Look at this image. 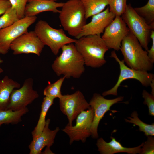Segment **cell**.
<instances>
[{"label":"cell","mask_w":154,"mask_h":154,"mask_svg":"<svg viewBox=\"0 0 154 154\" xmlns=\"http://www.w3.org/2000/svg\"><path fill=\"white\" fill-rule=\"evenodd\" d=\"M121 17L130 31L136 37L143 48L147 51L149 49L151 31L154 28L148 25L135 11L131 3L127 4Z\"/></svg>","instance_id":"6"},{"label":"cell","mask_w":154,"mask_h":154,"mask_svg":"<svg viewBox=\"0 0 154 154\" xmlns=\"http://www.w3.org/2000/svg\"><path fill=\"white\" fill-rule=\"evenodd\" d=\"M50 122L49 119L46 120L45 127L41 133L37 136L33 137L32 140L29 145L30 154H40L45 147L50 148L53 144L60 129L57 127L54 130H51L49 128Z\"/></svg>","instance_id":"16"},{"label":"cell","mask_w":154,"mask_h":154,"mask_svg":"<svg viewBox=\"0 0 154 154\" xmlns=\"http://www.w3.org/2000/svg\"><path fill=\"white\" fill-rule=\"evenodd\" d=\"M54 100L46 96L44 98L38 121L32 132L33 137L38 135L43 130L46 124L45 118L47 113L50 107L53 104Z\"/></svg>","instance_id":"22"},{"label":"cell","mask_w":154,"mask_h":154,"mask_svg":"<svg viewBox=\"0 0 154 154\" xmlns=\"http://www.w3.org/2000/svg\"><path fill=\"white\" fill-rule=\"evenodd\" d=\"M20 86L19 83L7 76L0 80V108L5 109L13 90Z\"/></svg>","instance_id":"19"},{"label":"cell","mask_w":154,"mask_h":154,"mask_svg":"<svg viewBox=\"0 0 154 154\" xmlns=\"http://www.w3.org/2000/svg\"><path fill=\"white\" fill-rule=\"evenodd\" d=\"M131 116V117L128 118L130 120L125 119V121L139 126V131L144 132L145 135L147 136H153L154 135V123H153L151 124H148L143 122L138 118V114L135 111L132 113Z\"/></svg>","instance_id":"24"},{"label":"cell","mask_w":154,"mask_h":154,"mask_svg":"<svg viewBox=\"0 0 154 154\" xmlns=\"http://www.w3.org/2000/svg\"><path fill=\"white\" fill-rule=\"evenodd\" d=\"M150 86L151 88V94L154 95V79L151 82Z\"/></svg>","instance_id":"33"},{"label":"cell","mask_w":154,"mask_h":154,"mask_svg":"<svg viewBox=\"0 0 154 154\" xmlns=\"http://www.w3.org/2000/svg\"><path fill=\"white\" fill-rule=\"evenodd\" d=\"M74 45L87 66L99 68L106 63L105 55L109 49L100 35L82 37L76 39Z\"/></svg>","instance_id":"2"},{"label":"cell","mask_w":154,"mask_h":154,"mask_svg":"<svg viewBox=\"0 0 154 154\" xmlns=\"http://www.w3.org/2000/svg\"><path fill=\"white\" fill-rule=\"evenodd\" d=\"M142 97L144 100L143 104L147 105L149 109V114L154 116V95L150 94L144 90L142 93Z\"/></svg>","instance_id":"29"},{"label":"cell","mask_w":154,"mask_h":154,"mask_svg":"<svg viewBox=\"0 0 154 154\" xmlns=\"http://www.w3.org/2000/svg\"><path fill=\"white\" fill-rule=\"evenodd\" d=\"M19 19L16 10L11 7L0 17V29L10 26Z\"/></svg>","instance_id":"26"},{"label":"cell","mask_w":154,"mask_h":154,"mask_svg":"<svg viewBox=\"0 0 154 154\" xmlns=\"http://www.w3.org/2000/svg\"><path fill=\"white\" fill-rule=\"evenodd\" d=\"M64 3H58L47 0H29L25 10V17L36 16L40 13L48 11L58 13Z\"/></svg>","instance_id":"17"},{"label":"cell","mask_w":154,"mask_h":154,"mask_svg":"<svg viewBox=\"0 0 154 154\" xmlns=\"http://www.w3.org/2000/svg\"><path fill=\"white\" fill-rule=\"evenodd\" d=\"M94 112L90 108L82 112L77 116L75 125L68 124L62 129L70 138V144L74 141H81L84 142L91 135L90 128L93 120Z\"/></svg>","instance_id":"9"},{"label":"cell","mask_w":154,"mask_h":154,"mask_svg":"<svg viewBox=\"0 0 154 154\" xmlns=\"http://www.w3.org/2000/svg\"><path fill=\"white\" fill-rule=\"evenodd\" d=\"M134 8L147 23L154 28V0H148L144 6Z\"/></svg>","instance_id":"23"},{"label":"cell","mask_w":154,"mask_h":154,"mask_svg":"<svg viewBox=\"0 0 154 154\" xmlns=\"http://www.w3.org/2000/svg\"><path fill=\"white\" fill-rule=\"evenodd\" d=\"M44 46L35 31H31L16 39L11 44L10 49L15 55L32 53L39 56Z\"/></svg>","instance_id":"13"},{"label":"cell","mask_w":154,"mask_h":154,"mask_svg":"<svg viewBox=\"0 0 154 154\" xmlns=\"http://www.w3.org/2000/svg\"><path fill=\"white\" fill-rule=\"evenodd\" d=\"M150 38L152 40V45L150 49L147 52L148 55L150 60L154 63V30L151 31Z\"/></svg>","instance_id":"31"},{"label":"cell","mask_w":154,"mask_h":154,"mask_svg":"<svg viewBox=\"0 0 154 154\" xmlns=\"http://www.w3.org/2000/svg\"><path fill=\"white\" fill-rule=\"evenodd\" d=\"M110 57L115 59L118 63L120 67V73L117 82L111 89L104 92L103 96L108 95H117V90L121 84L124 81L128 79L137 80L144 86H150L154 79V75L148 72L136 70L128 67L126 65L123 60H120L115 50L111 53Z\"/></svg>","instance_id":"7"},{"label":"cell","mask_w":154,"mask_h":154,"mask_svg":"<svg viewBox=\"0 0 154 154\" xmlns=\"http://www.w3.org/2000/svg\"><path fill=\"white\" fill-rule=\"evenodd\" d=\"M3 62V60L0 58V64Z\"/></svg>","instance_id":"35"},{"label":"cell","mask_w":154,"mask_h":154,"mask_svg":"<svg viewBox=\"0 0 154 154\" xmlns=\"http://www.w3.org/2000/svg\"><path fill=\"white\" fill-rule=\"evenodd\" d=\"M37 18L36 16L25 17L10 26L0 29V54H7L12 43L27 32L28 28L35 22Z\"/></svg>","instance_id":"8"},{"label":"cell","mask_w":154,"mask_h":154,"mask_svg":"<svg viewBox=\"0 0 154 154\" xmlns=\"http://www.w3.org/2000/svg\"><path fill=\"white\" fill-rule=\"evenodd\" d=\"M154 139L152 136H148L147 140L141 148L140 154H153L154 153Z\"/></svg>","instance_id":"30"},{"label":"cell","mask_w":154,"mask_h":154,"mask_svg":"<svg viewBox=\"0 0 154 154\" xmlns=\"http://www.w3.org/2000/svg\"><path fill=\"white\" fill-rule=\"evenodd\" d=\"M34 31L44 45L48 46L55 55L63 46L74 43L76 40L68 37L63 29L54 28L43 20L36 23Z\"/></svg>","instance_id":"5"},{"label":"cell","mask_w":154,"mask_h":154,"mask_svg":"<svg viewBox=\"0 0 154 154\" xmlns=\"http://www.w3.org/2000/svg\"><path fill=\"white\" fill-rule=\"evenodd\" d=\"M120 50L123 56V60L128 67L147 72L153 69L154 63L149 58L147 52L143 49L137 39L130 31L123 40Z\"/></svg>","instance_id":"3"},{"label":"cell","mask_w":154,"mask_h":154,"mask_svg":"<svg viewBox=\"0 0 154 154\" xmlns=\"http://www.w3.org/2000/svg\"><path fill=\"white\" fill-rule=\"evenodd\" d=\"M116 16L115 14L110 11L108 7L102 11L92 16L91 21L84 26L76 38L78 39L90 35H100Z\"/></svg>","instance_id":"15"},{"label":"cell","mask_w":154,"mask_h":154,"mask_svg":"<svg viewBox=\"0 0 154 154\" xmlns=\"http://www.w3.org/2000/svg\"><path fill=\"white\" fill-rule=\"evenodd\" d=\"M11 7V5L9 0H0V15L4 14Z\"/></svg>","instance_id":"32"},{"label":"cell","mask_w":154,"mask_h":154,"mask_svg":"<svg viewBox=\"0 0 154 154\" xmlns=\"http://www.w3.org/2000/svg\"><path fill=\"white\" fill-rule=\"evenodd\" d=\"M62 53L52 65V68L58 76L62 75L66 78H78L85 70L83 59L73 43L63 46Z\"/></svg>","instance_id":"1"},{"label":"cell","mask_w":154,"mask_h":154,"mask_svg":"<svg viewBox=\"0 0 154 154\" xmlns=\"http://www.w3.org/2000/svg\"><path fill=\"white\" fill-rule=\"evenodd\" d=\"M3 71V69L0 66V74L2 73Z\"/></svg>","instance_id":"34"},{"label":"cell","mask_w":154,"mask_h":154,"mask_svg":"<svg viewBox=\"0 0 154 154\" xmlns=\"http://www.w3.org/2000/svg\"><path fill=\"white\" fill-rule=\"evenodd\" d=\"M86 19L103 11L108 5L106 0H80Z\"/></svg>","instance_id":"21"},{"label":"cell","mask_w":154,"mask_h":154,"mask_svg":"<svg viewBox=\"0 0 154 154\" xmlns=\"http://www.w3.org/2000/svg\"><path fill=\"white\" fill-rule=\"evenodd\" d=\"M111 140L109 142H106L102 138L97 140L96 145L101 154H113L119 152H125L132 154H140L143 142L137 147L127 148L123 146L115 138L111 137Z\"/></svg>","instance_id":"18"},{"label":"cell","mask_w":154,"mask_h":154,"mask_svg":"<svg viewBox=\"0 0 154 154\" xmlns=\"http://www.w3.org/2000/svg\"><path fill=\"white\" fill-rule=\"evenodd\" d=\"M33 80L29 78L24 81L21 87L15 89L12 92L5 109L17 110L27 107L39 96L33 88Z\"/></svg>","instance_id":"11"},{"label":"cell","mask_w":154,"mask_h":154,"mask_svg":"<svg viewBox=\"0 0 154 154\" xmlns=\"http://www.w3.org/2000/svg\"><path fill=\"white\" fill-rule=\"evenodd\" d=\"M65 78V77L63 76L54 82L48 85L44 90V95L54 99L56 98L60 99L62 95L61 88Z\"/></svg>","instance_id":"25"},{"label":"cell","mask_w":154,"mask_h":154,"mask_svg":"<svg viewBox=\"0 0 154 154\" xmlns=\"http://www.w3.org/2000/svg\"><path fill=\"white\" fill-rule=\"evenodd\" d=\"M129 31L121 16H116L105 28L101 37L109 49L118 51L123 40Z\"/></svg>","instance_id":"12"},{"label":"cell","mask_w":154,"mask_h":154,"mask_svg":"<svg viewBox=\"0 0 154 154\" xmlns=\"http://www.w3.org/2000/svg\"><path fill=\"white\" fill-rule=\"evenodd\" d=\"M59 99L60 110L66 116L70 125H72V122L82 112L90 108L84 95L79 90L71 94L62 95Z\"/></svg>","instance_id":"10"},{"label":"cell","mask_w":154,"mask_h":154,"mask_svg":"<svg viewBox=\"0 0 154 154\" xmlns=\"http://www.w3.org/2000/svg\"><path fill=\"white\" fill-rule=\"evenodd\" d=\"M123 98V97L120 96L114 99H108L99 94H93L89 103L94 112L93 120L90 128L91 135L92 137H98V127L105 113L108 111L111 110L110 108L112 105L122 101Z\"/></svg>","instance_id":"14"},{"label":"cell","mask_w":154,"mask_h":154,"mask_svg":"<svg viewBox=\"0 0 154 154\" xmlns=\"http://www.w3.org/2000/svg\"><path fill=\"white\" fill-rule=\"evenodd\" d=\"M47 0L52 1L56 2V1H57L58 0Z\"/></svg>","instance_id":"36"},{"label":"cell","mask_w":154,"mask_h":154,"mask_svg":"<svg viewBox=\"0 0 154 154\" xmlns=\"http://www.w3.org/2000/svg\"><path fill=\"white\" fill-rule=\"evenodd\" d=\"M110 12L116 16H121L126 8L127 0H106Z\"/></svg>","instance_id":"27"},{"label":"cell","mask_w":154,"mask_h":154,"mask_svg":"<svg viewBox=\"0 0 154 154\" xmlns=\"http://www.w3.org/2000/svg\"><path fill=\"white\" fill-rule=\"evenodd\" d=\"M59 18L64 30L75 38L86 24L85 10L80 0H68L61 7Z\"/></svg>","instance_id":"4"},{"label":"cell","mask_w":154,"mask_h":154,"mask_svg":"<svg viewBox=\"0 0 154 154\" xmlns=\"http://www.w3.org/2000/svg\"><path fill=\"white\" fill-rule=\"evenodd\" d=\"M29 0H9L11 7L16 11L19 19L24 17L25 10Z\"/></svg>","instance_id":"28"},{"label":"cell","mask_w":154,"mask_h":154,"mask_svg":"<svg viewBox=\"0 0 154 154\" xmlns=\"http://www.w3.org/2000/svg\"><path fill=\"white\" fill-rule=\"evenodd\" d=\"M29 111L27 107L17 110L0 108V126L3 124H17L21 121V117Z\"/></svg>","instance_id":"20"}]
</instances>
